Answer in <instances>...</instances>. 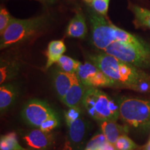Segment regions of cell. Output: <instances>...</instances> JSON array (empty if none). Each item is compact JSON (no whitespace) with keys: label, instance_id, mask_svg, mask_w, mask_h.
<instances>
[{"label":"cell","instance_id":"ba28073f","mask_svg":"<svg viewBox=\"0 0 150 150\" xmlns=\"http://www.w3.org/2000/svg\"><path fill=\"white\" fill-rule=\"evenodd\" d=\"M76 74L86 87L116 88L115 82L91 62L81 63Z\"/></svg>","mask_w":150,"mask_h":150},{"label":"cell","instance_id":"cb8c5ba5","mask_svg":"<svg viewBox=\"0 0 150 150\" xmlns=\"http://www.w3.org/2000/svg\"><path fill=\"white\" fill-rule=\"evenodd\" d=\"M82 111L83 110H81L80 106H74V107L69 108V109L67 110L64 113L65 120L67 126H70L73 122L81 117L82 113H83Z\"/></svg>","mask_w":150,"mask_h":150},{"label":"cell","instance_id":"4dcf8cb0","mask_svg":"<svg viewBox=\"0 0 150 150\" xmlns=\"http://www.w3.org/2000/svg\"><path fill=\"white\" fill-rule=\"evenodd\" d=\"M37 1H42L43 0H37Z\"/></svg>","mask_w":150,"mask_h":150},{"label":"cell","instance_id":"484cf974","mask_svg":"<svg viewBox=\"0 0 150 150\" xmlns=\"http://www.w3.org/2000/svg\"><path fill=\"white\" fill-rule=\"evenodd\" d=\"M13 17L11 16L7 9L1 6L0 9V34H3L5 30L8 27Z\"/></svg>","mask_w":150,"mask_h":150},{"label":"cell","instance_id":"4fadbf2b","mask_svg":"<svg viewBox=\"0 0 150 150\" xmlns=\"http://www.w3.org/2000/svg\"><path fill=\"white\" fill-rule=\"evenodd\" d=\"M19 95V88L12 83H5L0 87V111L4 114L15 104Z\"/></svg>","mask_w":150,"mask_h":150},{"label":"cell","instance_id":"7c38bea8","mask_svg":"<svg viewBox=\"0 0 150 150\" xmlns=\"http://www.w3.org/2000/svg\"><path fill=\"white\" fill-rule=\"evenodd\" d=\"M100 131L106 137L107 141L115 145L118 138L123 135H127L129 132L127 125H121L116 121H102L99 122Z\"/></svg>","mask_w":150,"mask_h":150},{"label":"cell","instance_id":"3957f363","mask_svg":"<svg viewBox=\"0 0 150 150\" xmlns=\"http://www.w3.org/2000/svg\"><path fill=\"white\" fill-rule=\"evenodd\" d=\"M48 16H40L29 19L13 18L0 39V49L8 47L16 43L22 42L32 36L50 22Z\"/></svg>","mask_w":150,"mask_h":150},{"label":"cell","instance_id":"277c9868","mask_svg":"<svg viewBox=\"0 0 150 150\" xmlns=\"http://www.w3.org/2000/svg\"><path fill=\"white\" fill-rule=\"evenodd\" d=\"M120 117L128 127L147 131L150 129V100L120 97L117 100Z\"/></svg>","mask_w":150,"mask_h":150},{"label":"cell","instance_id":"7402d4cb","mask_svg":"<svg viewBox=\"0 0 150 150\" xmlns=\"http://www.w3.org/2000/svg\"><path fill=\"white\" fill-rule=\"evenodd\" d=\"M114 146L116 150H138L139 148L127 135H123L120 137Z\"/></svg>","mask_w":150,"mask_h":150},{"label":"cell","instance_id":"ffe728a7","mask_svg":"<svg viewBox=\"0 0 150 150\" xmlns=\"http://www.w3.org/2000/svg\"><path fill=\"white\" fill-rule=\"evenodd\" d=\"M0 150H29L19 143L15 132L1 135L0 138Z\"/></svg>","mask_w":150,"mask_h":150},{"label":"cell","instance_id":"603a6c76","mask_svg":"<svg viewBox=\"0 0 150 150\" xmlns=\"http://www.w3.org/2000/svg\"><path fill=\"white\" fill-rule=\"evenodd\" d=\"M108 142L106 137L102 132L95 134L88 142L85 150H99L102 146Z\"/></svg>","mask_w":150,"mask_h":150},{"label":"cell","instance_id":"f546056e","mask_svg":"<svg viewBox=\"0 0 150 150\" xmlns=\"http://www.w3.org/2000/svg\"><path fill=\"white\" fill-rule=\"evenodd\" d=\"M83 1H86V2L88 3V4H92L94 0H83Z\"/></svg>","mask_w":150,"mask_h":150},{"label":"cell","instance_id":"9c48e42d","mask_svg":"<svg viewBox=\"0 0 150 150\" xmlns=\"http://www.w3.org/2000/svg\"><path fill=\"white\" fill-rule=\"evenodd\" d=\"M67 127L66 140L62 150H81L89 134V122L82 116Z\"/></svg>","mask_w":150,"mask_h":150},{"label":"cell","instance_id":"6da1fadb","mask_svg":"<svg viewBox=\"0 0 150 150\" xmlns=\"http://www.w3.org/2000/svg\"><path fill=\"white\" fill-rule=\"evenodd\" d=\"M88 59L115 82L116 88L150 94V74L139 67L104 53L91 54Z\"/></svg>","mask_w":150,"mask_h":150},{"label":"cell","instance_id":"5b68a950","mask_svg":"<svg viewBox=\"0 0 150 150\" xmlns=\"http://www.w3.org/2000/svg\"><path fill=\"white\" fill-rule=\"evenodd\" d=\"M104 52L139 68H150V48L115 42Z\"/></svg>","mask_w":150,"mask_h":150},{"label":"cell","instance_id":"7a4b0ae2","mask_svg":"<svg viewBox=\"0 0 150 150\" xmlns=\"http://www.w3.org/2000/svg\"><path fill=\"white\" fill-rule=\"evenodd\" d=\"M82 105L88 114L97 121H117L120 117L117 102L97 88H87Z\"/></svg>","mask_w":150,"mask_h":150},{"label":"cell","instance_id":"83f0119b","mask_svg":"<svg viewBox=\"0 0 150 150\" xmlns=\"http://www.w3.org/2000/svg\"><path fill=\"white\" fill-rule=\"evenodd\" d=\"M145 150H150V141L147 144V145L145 146Z\"/></svg>","mask_w":150,"mask_h":150},{"label":"cell","instance_id":"d6986e66","mask_svg":"<svg viewBox=\"0 0 150 150\" xmlns=\"http://www.w3.org/2000/svg\"><path fill=\"white\" fill-rule=\"evenodd\" d=\"M129 8L134 15L136 25L150 29V11L133 4L129 5Z\"/></svg>","mask_w":150,"mask_h":150},{"label":"cell","instance_id":"2e32d148","mask_svg":"<svg viewBox=\"0 0 150 150\" xmlns=\"http://www.w3.org/2000/svg\"><path fill=\"white\" fill-rule=\"evenodd\" d=\"M113 41L119 42L125 44L134 45L141 47L144 48H150V45L148 43L142 40V38L138 37L136 35L131 34L128 31L120 29L116 26L113 25V33H112Z\"/></svg>","mask_w":150,"mask_h":150},{"label":"cell","instance_id":"1f68e13d","mask_svg":"<svg viewBox=\"0 0 150 150\" xmlns=\"http://www.w3.org/2000/svg\"><path fill=\"white\" fill-rule=\"evenodd\" d=\"M149 141H150V140H149Z\"/></svg>","mask_w":150,"mask_h":150},{"label":"cell","instance_id":"52a82bcc","mask_svg":"<svg viewBox=\"0 0 150 150\" xmlns=\"http://www.w3.org/2000/svg\"><path fill=\"white\" fill-rule=\"evenodd\" d=\"M89 20L93 45L99 50L104 51L113 42V24L108 22L106 17L97 13L95 11H90Z\"/></svg>","mask_w":150,"mask_h":150},{"label":"cell","instance_id":"8fae6325","mask_svg":"<svg viewBox=\"0 0 150 150\" xmlns=\"http://www.w3.org/2000/svg\"><path fill=\"white\" fill-rule=\"evenodd\" d=\"M78 79L76 74H71L62 70H56L54 74L53 84L59 99L65 97L74 83Z\"/></svg>","mask_w":150,"mask_h":150},{"label":"cell","instance_id":"5bb4252c","mask_svg":"<svg viewBox=\"0 0 150 150\" xmlns=\"http://www.w3.org/2000/svg\"><path fill=\"white\" fill-rule=\"evenodd\" d=\"M87 88L78 79L61 101L69 108L79 106L81 104H82Z\"/></svg>","mask_w":150,"mask_h":150},{"label":"cell","instance_id":"d4e9b609","mask_svg":"<svg viewBox=\"0 0 150 150\" xmlns=\"http://www.w3.org/2000/svg\"><path fill=\"white\" fill-rule=\"evenodd\" d=\"M110 0H94L91 4L93 11L102 16H107L108 8H109Z\"/></svg>","mask_w":150,"mask_h":150},{"label":"cell","instance_id":"e0dca14e","mask_svg":"<svg viewBox=\"0 0 150 150\" xmlns=\"http://www.w3.org/2000/svg\"><path fill=\"white\" fill-rule=\"evenodd\" d=\"M20 65L18 61L12 59H1L0 63V84L8 83L18 74Z\"/></svg>","mask_w":150,"mask_h":150},{"label":"cell","instance_id":"44dd1931","mask_svg":"<svg viewBox=\"0 0 150 150\" xmlns=\"http://www.w3.org/2000/svg\"><path fill=\"white\" fill-rule=\"evenodd\" d=\"M56 63L61 70L63 72L76 74L81 63L69 56L63 55Z\"/></svg>","mask_w":150,"mask_h":150},{"label":"cell","instance_id":"8992f818","mask_svg":"<svg viewBox=\"0 0 150 150\" xmlns=\"http://www.w3.org/2000/svg\"><path fill=\"white\" fill-rule=\"evenodd\" d=\"M21 116L26 123L35 128H40L51 118L59 117L48 103L38 99H30L24 104Z\"/></svg>","mask_w":150,"mask_h":150},{"label":"cell","instance_id":"f1b7e54d","mask_svg":"<svg viewBox=\"0 0 150 150\" xmlns=\"http://www.w3.org/2000/svg\"><path fill=\"white\" fill-rule=\"evenodd\" d=\"M45 1H46L47 2L49 3V4H52V3L55 2L56 0H45Z\"/></svg>","mask_w":150,"mask_h":150},{"label":"cell","instance_id":"30bf717a","mask_svg":"<svg viewBox=\"0 0 150 150\" xmlns=\"http://www.w3.org/2000/svg\"><path fill=\"white\" fill-rule=\"evenodd\" d=\"M22 141L29 150H49L54 143V135L36 128L24 132L22 135Z\"/></svg>","mask_w":150,"mask_h":150},{"label":"cell","instance_id":"9a60e30c","mask_svg":"<svg viewBox=\"0 0 150 150\" xmlns=\"http://www.w3.org/2000/svg\"><path fill=\"white\" fill-rule=\"evenodd\" d=\"M87 33L88 27L85 17L81 12L76 13L67 25L66 29L67 35L75 38L83 39L87 35Z\"/></svg>","mask_w":150,"mask_h":150},{"label":"cell","instance_id":"4316f807","mask_svg":"<svg viewBox=\"0 0 150 150\" xmlns=\"http://www.w3.org/2000/svg\"><path fill=\"white\" fill-rule=\"evenodd\" d=\"M59 117H56L51 118V119L48 120L47 121H46L45 122L43 123L40 129L43 131H45V132H51L52 131H53L54 129H56V127L59 125Z\"/></svg>","mask_w":150,"mask_h":150},{"label":"cell","instance_id":"ac0fdd59","mask_svg":"<svg viewBox=\"0 0 150 150\" xmlns=\"http://www.w3.org/2000/svg\"><path fill=\"white\" fill-rule=\"evenodd\" d=\"M65 51L66 46L63 40H52L49 43L47 50L46 70L50 68L54 63H57Z\"/></svg>","mask_w":150,"mask_h":150}]
</instances>
